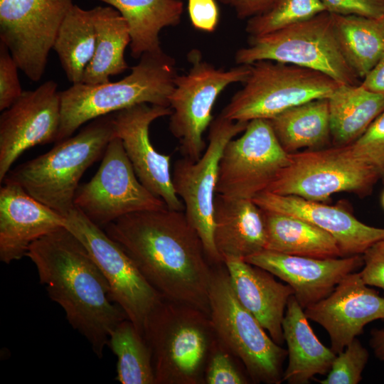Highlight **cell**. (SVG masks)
Here are the masks:
<instances>
[{
  "label": "cell",
  "instance_id": "obj_24",
  "mask_svg": "<svg viewBox=\"0 0 384 384\" xmlns=\"http://www.w3.org/2000/svg\"><path fill=\"white\" fill-rule=\"evenodd\" d=\"M282 327L288 357L282 382L307 384L316 375H327L336 354L316 337L294 295L288 301Z\"/></svg>",
  "mask_w": 384,
  "mask_h": 384
},
{
  "label": "cell",
  "instance_id": "obj_39",
  "mask_svg": "<svg viewBox=\"0 0 384 384\" xmlns=\"http://www.w3.org/2000/svg\"><path fill=\"white\" fill-rule=\"evenodd\" d=\"M362 257L363 265L359 273L363 281L368 286L381 289L384 296V239L368 247Z\"/></svg>",
  "mask_w": 384,
  "mask_h": 384
},
{
  "label": "cell",
  "instance_id": "obj_12",
  "mask_svg": "<svg viewBox=\"0 0 384 384\" xmlns=\"http://www.w3.org/2000/svg\"><path fill=\"white\" fill-rule=\"evenodd\" d=\"M65 218V228L85 246L107 281L113 301L144 336L149 316L164 298L104 229L75 207Z\"/></svg>",
  "mask_w": 384,
  "mask_h": 384
},
{
  "label": "cell",
  "instance_id": "obj_37",
  "mask_svg": "<svg viewBox=\"0 0 384 384\" xmlns=\"http://www.w3.org/2000/svg\"><path fill=\"white\" fill-rule=\"evenodd\" d=\"M18 67L6 46L0 41V110L9 108L22 94Z\"/></svg>",
  "mask_w": 384,
  "mask_h": 384
},
{
  "label": "cell",
  "instance_id": "obj_35",
  "mask_svg": "<svg viewBox=\"0 0 384 384\" xmlns=\"http://www.w3.org/2000/svg\"><path fill=\"white\" fill-rule=\"evenodd\" d=\"M235 357L216 339L210 351L204 384H247L249 379L238 368Z\"/></svg>",
  "mask_w": 384,
  "mask_h": 384
},
{
  "label": "cell",
  "instance_id": "obj_21",
  "mask_svg": "<svg viewBox=\"0 0 384 384\" xmlns=\"http://www.w3.org/2000/svg\"><path fill=\"white\" fill-rule=\"evenodd\" d=\"M252 200L263 210L302 218L327 232L336 240L343 257L362 255L384 239V228L362 223L341 206L269 191L257 194Z\"/></svg>",
  "mask_w": 384,
  "mask_h": 384
},
{
  "label": "cell",
  "instance_id": "obj_8",
  "mask_svg": "<svg viewBox=\"0 0 384 384\" xmlns=\"http://www.w3.org/2000/svg\"><path fill=\"white\" fill-rule=\"evenodd\" d=\"M250 65L242 88L220 113L230 120L270 119L300 104L329 98L341 85L321 72L292 64L259 60Z\"/></svg>",
  "mask_w": 384,
  "mask_h": 384
},
{
  "label": "cell",
  "instance_id": "obj_17",
  "mask_svg": "<svg viewBox=\"0 0 384 384\" xmlns=\"http://www.w3.org/2000/svg\"><path fill=\"white\" fill-rule=\"evenodd\" d=\"M170 107L140 104L112 114L115 135L141 183L162 199L168 208L184 211V205L172 183L170 155L160 154L149 138V126L156 119L170 116Z\"/></svg>",
  "mask_w": 384,
  "mask_h": 384
},
{
  "label": "cell",
  "instance_id": "obj_31",
  "mask_svg": "<svg viewBox=\"0 0 384 384\" xmlns=\"http://www.w3.org/2000/svg\"><path fill=\"white\" fill-rule=\"evenodd\" d=\"M95 42L93 9H83L74 4L63 19L53 46L72 85L82 82Z\"/></svg>",
  "mask_w": 384,
  "mask_h": 384
},
{
  "label": "cell",
  "instance_id": "obj_42",
  "mask_svg": "<svg viewBox=\"0 0 384 384\" xmlns=\"http://www.w3.org/2000/svg\"><path fill=\"white\" fill-rule=\"evenodd\" d=\"M360 85L369 91L384 96V54L364 77Z\"/></svg>",
  "mask_w": 384,
  "mask_h": 384
},
{
  "label": "cell",
  "instance_id": "obj_30",
  "mask_svg": "<svg viewBox=\"0 0 384 384\" xmlns=\"http://www.w3.org/2000/svg\"><path fill=\"white\" fill-rule=\"evenodd\" d=\"M331 14L345 60L358 78L363 79L384 54V19Z\"/></svg>",
  "mask_w": 384,
  "mask_h": 384
},
{
  "label": "cell",
  "instance_id": "obj_13",
  "mask_svg": "<svg viewBox=\"0 0 384 384\" xmlns=\"http://www.w3.org/2000/svg\"><path fill=\"white\" fill-rule=\"evenodd\" d=\"M74 205L102 229L132 213L168 208L139 180L117 137L107 144L95 176L79 186Z\"/></svg>",
  "mask_w": 384,
  "mask_h": 384
},
{
  "label": "cell",
  "instance_id": "obj_36",
  "mask_svg": "<svg viewBox=\"0 0 384 384\" xmlns=\"http://www.w3.org/2000/svg\"><path fill=\"white\" fill-rule=\"evenodd\" d=\"M350 146L358 158L376 169L384 182V112Z\"/></svg>",
  "mask_w": 384,
  "mask_h": 384
},
{
  "label": "cell",
  "instance_id": "obj_5",
  "mask_svg": "<svg viewBox=\"0 0 384 384\" xmlns=\"http://www.w3.org/2000/svg\"><path fill=\"white\" fill-rule=\"evenodd\" d=\"M115 137L112 114L98 117L76 135L58 142L50 151L18 165L6 176L32 197L65 216L75 208L80 179Z\"/></svg>",
  "mask_w": 384,
  "mask_h": 384
},
{
  "label": "cell",
  "instance_id": "obj_4",
  "mask_svg": "<svg viewBox=\"0 0 384 384\" xmlns=\"http://www.w3.org/2000/svg\"><path fill=\"white\" fill-rule=\"evenodd\" d=\"M144 337L151 353L155 384H204L217 339L208 314L163 299L149 316Z\"/></svg>",
  "mask_w": 384,
  "mask_h": 384
},
{
  "label": "cell",
  "instance_id": "obj_14",
  "mask_svg": "<svg viewBox=\"0 0 384 384\" xmlns=\"http://www.w3.org/2000/svg\"><path fill=\"white\" fill-rule=\"evenodd\" d=\"M289 160V154L282 147L269 120L252 119L223 151L216 193L252 199L267 191Z\"/></svg>",
  "mask_w": 384,
  "mask_h": 384
},
{
  "label": "cell",
  "instance_id": "obj_27",
  "mask_svg": "<svg viewBox=\"0 0 384 384\" xmlns=\"http://www.w3.org/2000/svg\"><path fill=\"white\" fill-rule=\"evenodd\" d=\"M92 9L95 49L81 82L90 85L107 83L110 76L121 74L129 68L124 50L131 41L128 25L117 10L110 6Z\"/></svg>",
  "mask_w": 384,
  "mask_h": 384
},
{
  "label": "cell",
  "instance_id": "obj_9",
  "mask_svg": "<svg viewBox=\"0 0 384 384\" xmlns=\"http://www.w3.org/2000/svg\"><path fill=\"white\" fill-rule=\"evenodd\" d=\"M380 179L376 169L358 158L350 144L289 154L287 166L266 191L324 202L334 193L368 195Z\"/></svg>",
  "mask_w": 384,
  "mask_h": 384
},
{
  "label": "cell",
  "instance_id": "obj_28",
  "mask_svg": "<svg viewBox=\"0 0 384 384\" xmlns=\"http://www.w3.org/2000/svg\"><path fill=\"white\" fill-rule=\"evenodd\" d=\"M328 102L331 135L335 146L354 142L384 112V96L360 85H339Z\"/></svg>",
  "mask_w": 384,
  "mask_h": 384
},
{
  "label": "cell",
  "instance_id": "obj_25",
  "mask_svg": "<svg viewBox=\"0 0 384 384\" xmlns=\"http://www.w3.org/2000/svg\"><path fill=\"white\" fill-rule=\"evenodd\" d=\"M117 10L125 19L131 38V55L161 50L159 33L180 23L183 12L182 0H96Z\"/></svg>",
  "mask_w": 384,
  "mask_h": 384
},
{
  "label": "cell",
  "instance_id": "obj_7",
  "mask_svg": "<svg viewBox=\"0 0 384 384\" xmlns=\"http://www.w3.org/2000/svg\"><path fill=\"white\" fill-rule=\"evenodd\" d=\"M249 37L247 46L235 53L238 65L272 60L321 72L339 84L361 83L340 50L331 14L327 11L265 35Z\"/></svg>",
  "mask_w": 384,
  "mask_h": 384
},
{
  "label": "cell",
  "instance_id": "obj_16",
  "mask_svg": "<svg viewBox=\"0 0 384 384\" xmlns=\"http://www.w3.org/2000/svg\"><path fill=\"white\" fill-rule=\"evenodd\" d=\"M53 80L21 95L0 116V182L27 149L56 142L61 118L60 92Z\"/></svg>",
  "mask_w": 384,
  "mask_h": 384
},
{
  "label": "cell",
  "instance_id": "obj_23",
  "mask_svg": "<svg viewBox=\"0 0 384 384\" xmlns=\"http://www.w3.org/2000/svg\"><path fill=\"white\" fill-rule=\"evenodd\" d=\"M213 239L223 260L240 259L265 250L267 228L263 210L252 199L215 194Z\"/></svg>",
  "mask_w": 384,
  "mask_h": 384
},
{
  "label": "cell",
  "instance_id": "obj_6",
  "mask_svg": "<svg viewBox=\"0 0 384 384\" xmlns=\"http://www.w3.org/2000/svg\"><path fill=\"white\" fill-rule=\"evenodd\" d=\"M208 297L218 340L243 364L250 379L256 383H281L287 351L240 303L224 263L213 267Z\"/></svg>",
  "mask_w": 384,
  "mask_h": 384
},
{
  "label": "cell",
  "instance_id": "obj_2",
  "mask_svg": "<svg viewBox=\"0 0 384 384\" xmlns=\"http://www.w3.org/2000/svg\"><path fill=\"white\" fill-rule=\"evenodd\" d=\"M26 256L49 297L101 358L111 332L127 318L85 246L63 227L35 241Z\"/></svg>",
  "mask_w": 384,
  "mask_h": 384
},
{
  "label": "cell",
  "instance_id": "obj_43",
  "mask_svg": "<svg viewBox=\"0 0 384 384\" xmlns=\"http://www.w3.org/2000/svg\"><path fill=\"white\" fill-rule=\"evenodd\" d=\"M369 344L376 358L384 362V329H372Z\"/></svg>",
  "mask_w": 384,
  "mask_h": 384
},
{
  "label": "cell",
  "instance_id": "obj_18",
  "mask_svg": "<svg viewBox=\"0 0 384 384\" xmlns=\"http://www.w3.org/2000/svg\"><path fill=\"white\" fill-rule=\"evenodd\" d=\"M304 313L326 331L331 349L337 354L361 334L368 323L384 320V296L370 288L360 273L354 272L326 298L304 309Z\"/></svg>",
  "mask_w": 384,
  "mask_h": 384
},
{
  "label": "cell",
  "instance_id": "obj_20",
  "mask_svg": "<svg viewBox=\"0 0 384 384\" xmlns=\"http://www.w3.org/2000/svg\"><path fill=\"white\" fill-rule=\"evenodd\" d=\"M0 188V260H21L39 238L65 227V216L29 195L6 176Z\"/></svg>",
  "mask_w": 384,
  "mask_h": 384
},
{
  "label": "cell",
  "instance_id": "obj_11",
  "mask_svg": "<svg viewBox=\"0 0 384 384\" xmlns=\"http://www.w3.org/2000/svg\"><path fill=\"white\" fill-rule=\"evenodd\" d=\"M247 123L232 121L220 114L210 125L208 144L201 158L196 161L184 157L177 160L171 173L175 192L182 201L186 215L200 236L213 266L224 263L213 239L219 161L228 142L243 132Z\"/></svg>",
  "mask_w": 384,
  "mask_h": 384
},
{
  "label": "cell",
  "instance_id": "obj_3",
  "mask_svg": "<svg viewBox=\"0 0 384 384\" xmlns=\"http://www.w3.org/2000/svg\"><path fill=\"white\" fill-rule=\"evenodd\" d=\"M178 75L175 59L161 49L144 53L131 73L116 82L73 84L60 92L61 118L56 142L83 124L140 104L169 107Z\"/></svg>",
  "mask_w": 384,
  "mask_h": 384
},
{
  "label": "cell",
  "instance_id": "obj_40",
  "mask_svg": "<svg viewBox=\"0 0 384 384\" xmlns=\"http://www.w3.org/2000/svg\"><path fill=\"white\" fill-rule=\"evenodd\" d=\"M188 16L192 26L204 32H213L220 21L216 0H188Z\"/></svg>",
  "mask_w": 384,
  "mask_h": 384
},
{
  "label": "cell",
  "instance_id": "obj_41",
  "mask_svg": "<svg viewBox=\"0 0 384 384\" xmlns=\"http://www.w3.org/2000/svg\"><path fill=\"white\" fill-rule=\"evenodd\" d=\"M231 7L240 19H249L269 9L277 0H217Z\"/></svg>",
  "mask_w": 384,
  "mask_h": 384
},
{
  "label": "cell",
  "instance_id": "obj_29",
  "mask_svg": "<svg viewBox=\"0 0 384 384\" xmlns=\"http://www.w3.org/2000/svg\"><path fill=\"white\" fill-rule=\"evenodd\" d=\"M282 147L289 154L324 148L331 139L328 98L292 107L268 119Z\"/></svg>",
  "mask_w": 384,
  "mask_h": 384
},
{
  "label": "cell",
  "instance_id": "obj_32",
  "mask_svg": "<svg viewBox=\"0 0 384 384\" xmlns=\"http://www.w3.org/2000/svg\"><path fill=\"white\" fill-rule=\"evenodd\" d=\"M117 358L116 380L122 384H155L151 353L144 336L128 319L111 332L108 345Z\"/></svg>",
  "mask_w": 384,
  "mask_h": 384
},
{
  "label": "cell",
  "instance_id": "obj_34",
  "mask_svg": "<svg viewBox=\"0 0 384 384\" xmlns=\"http://www.w3.org/2000/svg\"><path fill=\"white\" fill-rule=\"evenodd\" d=\"M369 353L358 338L336 355L331 367L321 384H358L368 361Z\"/></svg>",
  "mask_w": 384,
  "mask_h": 384
},
{
  "label": "cell",
  "instance_id": "obj_38",
  "mask_svg": "<svg viewBox=\"0 0 384 384\" xmlns=\"http://www.w3.org/2000/svg\"><path fill=\"white\" fill-rule=\"evenodd\" d=\"M326 11L384 19V0H320Z\"/></svg>",
  "mask_w": 384,
  "mask_h": 384
},
{
  "label": "cell",
  "instance_id": "obj_22",
  "mask_svg": "<svg viewBox=\"0 0 384 384\" xmlns=\"http://www.w3.org/2000/svg\"><path fill=\"white\" fill-rule=\"evenodd\" d=\"M224 265L233 289L240 303L250 311L281 345L284 341L282 323L292 288L277 282L270 272L245 260L226 257Z\"/></svg>",
  "mask_w": 384,
  "mask_h": 384
},
{
  "label": "cell",
  "instance_id": "obj_26",
  "mask_svg": "<svg viewBox=\"0 0 384 384\" xmlns=\"http://www.w3.org/2000/svg\"><path fill=\"white\" fill-rule=\"evenodd\" d=\"M262 210L267 228L265 250L315 258L343 257L336 240L324 230L297 217Z\"/></svg>",
  "mask_w": 384,
  "mask_h": 384
},
{
  "label": "cell",
  "instance_id": "obj_1",
  "mask_svg": "<svg viewBox=\"0 0 384 384\" xmlns=\"http://www.w3.org/2000/svg\"><path fill=\"white\" fill-rule=\"evenodd\" d=\"M103 229L164 299L209 314L213 266L184 211L166 208L132 213Z\"/></svg>",
  "mask_w": 384,
  "mask_h": 384
},
{
  "label": "cell",
  "instance_id": "obj_19",
  "mask_svg": "<svg viewBox=\"0 0 384 384\" xmlns=\"http://www.w3.org/2000/svg\"><path fill=\"white\" fill-rule=\"evenodd\" d=\"M285 282L304 309L329 296L348 274L363 265L362 255L315 258L263 250L244 259Z\"/></svg>",
  "mask_w": 384,
  "mask_h": 384
},
{
  "label": "cell",
  "instance_id": "obj_10",
  "mask_svg": "<svg viewBox=\"0 0 384 384\" xmlns=\"http://www.w3.org/2000/svg\"><path fill=\"white\" fill-rule=\"evenodd\" d=\"M188 59L191 66L186 74L176 77L170 96L169 129L178 141L183 157L196 161L206 148L203 135L213 121L217 97L229 85L245 82L251 65L216 68L196 50L188 53Z\"/></svg>",
  "mask_w": 384,
  "mask_h": 384
},
{
  "label": "cell",
  "instance_id": "obj_44",
  "mask_svg": "<svg viewBox=\"0 0 384 384\" xmlns=\"http://www.w3.org/2000/svg\"><path fill=\"white\" fill-rule=\"evenodd\" d=\"M382 205H383V206L384 208V193H383V194L382 196Z\"/></svg>",
  "mask_w": 384,
  "mask_h": 384
},
{
  "label": "cell",
  "instance_id": "obj_33",
  "mask_svg": "<svg viewBox=\"0 0 384 384\" xmlns=\"http://www.w3.org/2000/svg\"><path fill=\"white\" fill-rule=\"evenodd\" d=\"M326 11L320 0H277L266 11L247 19L250 36L265 35Z\"/></svg>",
  "mask_w": 384,
  "mask_h": 384
},
{
  "label": "cell",
  "instance_id": "obj_15",
  "mask_svg": "<svg viewBox=\"0 0 384 384\" xmlns=\"http://www.w3.org/2000/svg\"><path fill=\"white\" fill-rule=\"evenodd\" d=\"M73 0H0V41L32 81L44 74L48 57Z\"/></svg>",
  "mask_w": 384,
  "mask_h": 384
}]
</instances>
